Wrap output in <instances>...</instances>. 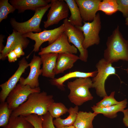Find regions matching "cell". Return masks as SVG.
Segmentation results:
<instances>
[{
    "mask_svg": "<svg viewBox=\"0 0 128 128\" xmlns=\"http://www.w3.org/2000/svg\"><path fill=\"white\" fill-rule=\"evenodd\" d=\"M54 102L53 96L43 91L30 94L27 100L12 112L13 116L25 117L32 114L43 115L47 113L50 105Z\"/></svg>",
    "mask_w": 128,
    "mask_h": 128,
    "instance_id": "6da1fadb",
    "label": "cell"
},
{
    "mask_svg": "<svg viewBox=\"0 0 128 128\" xmlns=\"http://www.w3.org/2000/svg\"><path fill=\"white\" fill-rule=\"evenodd\" d=\"M104 50V58L112 64L120 60L128 62V40L123 37L118 25L108 37Z\"/></svg>",
    "mask_w": 128,
    "mask_h": 128,
    "instance_id": "7a4b0ae2",
    "label": "cell"
},
{
    "mask_svg": "<svg viewBox=\"0 0 128 128\" xmlns=\"http://www.w3.org/2000/svg\"><path fill=\"white\" fill-rule=\"evenodd\" d=\"M67 86L70 91L68 98L76 106H81L93 99L89 91L92 87V81L90 77L77 78L72 81L68 82Z\"/></svg>",
    "mask_w": 128,
    "mask_h": 128,
    "instance_id": "3957f363",
    "label": "cell"
},
{
    "mask_svg": "<svg viewBox=\"0 0 128 128\" xmlns=\"http://www.w3.org/2000/svg\"><path fill=\"white\" fill-rule=\"evenodd\" d=\"M96 67L97 73L92 79V88H95L97 95L100 97L107 96L105 88V82L109 76L116 75L115 68L112 64L108 62L104 58L100 60Z\"/></svg>",
    "mask_w": 128,
    "mask_h": 128,
    "instance_id": "277c9868",
    "label": "cell"
},
{
    "mask_svg": "<svg viewBox=\"0 0 128 128\" xmlns=\"http://www.w3.org/2000/svg\"><path fill=\"white\" fill-rule=\"evenodd\" d=\"M50 6V3L39 8L35 11L34 15L30 19L25 22H19L14 18H11L10 20V24L13 29L22 35L30 32H40L42 31L40 27L41 19Z\"/></svg>",
    "mask_w": 128,
    "mask_h": 128,
    "instance_id": "5b68a950",
    "label": "cell"
},
{
    "mask_svg": "<svg viewBox=\"0 0 128 128\" xmlns=\"http://www.w3.org/2000/svg\"><path fill=\"white\" fill-rule=\"evenodd\" d=\"M64 32L67 36L69 42L73 44L79 51V59L86 62L88 56V51L84 48L82 44L84 37L82 31L78 27L71 24L68 18L64 20Z\"/></svg>",
    "mask_w": 128,
    "mask_h": 128,
    "instance_id": "8992f818",
    "label": "cell"
},
{
    "mask_svg": "<svg viewBox=\"0 0 128 128\" xmlns=\"http://www.w3.org/2000/svg\"><path fill=\"white\" fill-rule=\"evenodd\" d=\"M83 22L82 26L78 27L82 31L84 36L83 47L87 49L95 45H98L100 43L99 34L101 28L100 14L99 13H97L91 22Z\"/></svg>",
    "mask_w": 128,
    "mask_h": 128,
    "instance_id": "52a82bcc",
    "label": "cell"
},
{
    "mask_svg": "<svg viewBox=\"0 0 128 128\" xmlns=\"http://www.w3.org/2000/svg\"><path fill=\"white\" fill-rule=\"evenodd\" d=\"M40 92L39 87L32 88L28 85L19 83L11 91L6 98L9 108L13 111L25 102L30 94Z\"/></svg>",
    "mask_w": 128,
    "mask_h": 128,
    "instance_id": "ba28073f",
    "label": "cell"
},
{
    "mask_svg": "<svg viewBox=\"0 0 128 128\" xmlns=\"http://www.w3.org/2000/svg\"><path fill=\"white\" fill-rule=\"evenodd\" d=\"M50 8L47 15V20L43 22L44 26L47 28L58 24L63 19L68 18L69 9L64 0H51Z\"/></svg>",
    "mask_w": 128,
    "mask_h": 128,
    "instance_id": "9c48e42d",
    "label": "cell"
},
{
    "mask_svg": "<svg viewBox=\"0 0 128 128\" xmlns=\"http://www.w3.org/2000/svg\"><path fill=\"white\" fill-rule=\"evenodd\" d=\"M64 32V24L53 29L44 30L42 31L34 33L29 32L23 35L25 37L30 38L35 42L32 51L38 52L42 44L47 41L49 45L53 43Z\"/></svg>",
    "mask_w": 128,
    "mask_h": 128,
    "instance_id": "30bf717a",
    "label": "cell"
},
{
    "mask_svg": "<svg viewBox=\"0 0 128 128\" xmlns=\"http://www.w3.org/2000/svg\"><path fill=\"white\" fill-rule=\"evenodd\" d=\"M18 67L14 73L5 82L0 85L1 90L0 92V102L5 101L9 93L16 85L22 74L29 66V63L25 57L19 61Z\"/></svg>",
    "mask_w": 128,
    "mask_h": 128,
    "instance_id": "8fae6325",
    "label": "cell"
},
{
    "mask_svg": "<svg viewBox=\"0 0 128 128\" xmlns=\"http://www.w3.org/2000/svg\"><path fill=\"white\" fill-rule=\"evenodd\" d=\"M77 52V49L69 44L68 37L64 32L52 43L46 47H41L38 55L49 53L58 54L69 53L75 54Z\"/></svg>",
    "mask_w": 128,
    "mask_h": 128,
    "instance_id": "7c38bea8",
    "label": "cell"
},
{
    "mask_svg": "<svg viewBox=\"0 0 128 128\" xmlns=\"http://www.w3.org/2000/svg\"><path fill=\"white\" fill-rule=\"evenodd\" d=\"M42 64L40 57L34 54L29 63L30 68L29 75L26 78L21 77L19 81V83L24 85H28L32 88L39 87L38 78L42 74V70L40 69Z\"/></svg>",
    "mask_w": 128,
    "mask_h": 128,
    "instance_id": "4fadbf2b",
    "label": "cell"
},
{
    "mask_svg": "<svg viewBox=\"0 0 128 128\" xmlns=\"http://www.w3.org/2000/svg\"><path fill=\"white\" fill-rule=\"evenodd\" d=\"M100 0H75L83 22L92 21L95 18Z\"/></svg>",
    "mask_w": 128,
    "mask_h": 128,
    "instance_id": "5bb4252c",
    "label": "cell"
},
{
    "mask_svg": "<svg viewBox=\"0 0 128 128\" xmlns=\"http://www.w3.org/2000/svg\"><path fill=\"white\" fill-rule=\"evenodd\" d=\"M11 34L8 37L6 44L4 49L0 53V59L3 60L7 57V54L13 50L17 45L21 44L23 49L27 47L30 43L29 40L27 37H24L17 31L13 29Z\"/></svg>",
    "mask_w": 128,
    "mask_h": 128,
    "instance_id": "9a60e30c",
    "label": "cell"
},
{
    "mask_svg": "<svg viewBox=\"0 0 128 128\" xmlns=\"http://www.w3.org/2000/svg\"><path fill=\"white\" fill-rule=\"evenodd\" d=\"M51 0H11L9 3L18 10V13H22L27 10L35 11L45 6L50 3Z\"/></svg>",
    "mask_w": 128,
    "mask_h": 128,
    "instance_id": "2e32d148",
    "label": "cell"
},
{
    "mask_svg": "<svg viewBox=\"0 0 128 128\" xmlns=\"http://www.w3.org/2000/svg\"><path fill=\"white\" fill-rule=\"evenodd\" d=\"M58 54L49 53L40 55L42 64L41 69L43 76L51 79L55 78V75L54 70Z\"/></svg>",
    "mask_w": 128,
    "mask_h": 128,
    "instance_id": "e0dca14e",
    "label": "cell"
},
{
    "mask_svg": "<svg viewBox=\"0 0 128 128\" xmlns=\"http://www.w3.org/2000/svg\"><path fill=\"white\" fill-rule=\"evenodd\" d=\"M78 59L79 56L73 53H66L58 54L54 70L55 75L63 73L65 70L71 68Z\"/></svg>",
    "mask_w": 128,
    "mask_h": 128,
    "instance_id": "ac0fdd59",
    "label": "cell"
},
{
    "mask_svg": "<svg viewBox=\"0 0 128 128\" xmlns=\"http://www.w3.org/2000/svg\"><path fill=\"white\" fill-rule=\"evenodd\" d=\"M127 103V100L125 99L119 101L117 104L108 107L99 108L96 105H93L91 107L93 112L95 113L102 114L108 118L114 119L117 117L118 112L123 111L126 107Z\"/></svg>",
    "mask_w": 128,
    "mask_h": 128,
    "instance_id": "d6986e66",
    "label": "cell"
},
{
    "mask_svg": "<svg viewBox=\"0 0 128 128\" xmlns=\"http://www.w3.org/2000/svg\"><path fill=\"white\" fill-rule=\"evenodd\" d=\"M97 70L88 72H85L78 71L70 72L63 76L58 78L51 79L50 81L53 85L57 86L61 90L64 89V83L66 80L74 78H86L94 77L96 74Z\"/></svg>",
    "mask_w": 128,
    "mask_h": 128,
    "instance_id": "ffe728a7",
    "label": "cell"
},
{
    "mask_svg": "<svg viewBox=\"0 0 128 128\" xmlns=\"http://www.w3.org/2000/svg\"><path fill=\"white\" fill-rule=\"evenodd\" d=\"M97 114L91 111H78L73 125L75 128H93L92 122Z\"/></svg>",
    "mask_w": 128,
    "mask_h": 128,
    "instance_id": "44dd1931",
    "label": "cell"
},
{
    "mask_svg": "<svg viewBox=\"0 0 128 128\" xmlns=\"http://www.w3.org/2000/svg\"><path fill=\"white\" fill-rule=\"evenodd\" d=\"M67 4L71 15L68 19L72 25L77 27L82 26L83 20L79 8L75 0H64Z\"/></svg>",
    "mask_w": 128,
    "mask_h": 128,
    "instance_id": "7402d4cb",
    "label": "cell"
},
{
    "mask_svg": "<svg viewBox=\"0 0 128 128\" xmlns=\"http://www.w3.org/2000/svg\"><path fill=\"white\" fill-rule=\"evenodd\" d=\"M78 106H76L74 107H71L69 109V115L65 119L60 117L56 118L53 120V123L56 128H62L66 126L73 125L78 112Z\"/></svg>",
    "mask_w": 128,
    "mask_h": 128,
    "instance_id": "603a6c76",
    "label": "cell"
},
{
    "mask_svg": "<svg viewBox=\"0 0 128 128\" xmlns=\"http://www.w3.org/2000/svg\"><path fill=\"white\" fill-rule=\"evenodd\" d=\"M4 128H34L30 122L22 115H11L8 124Z\"/></svg>",
    "mask_w": 128,
    "mask_h": 128,
    "instance_id": "cb8c5ba5",
    "label": "cell"
},
{
    "mask_svg": "<svg viewBox=\"0 0 128 128\" xmlns=\"http://www.w3.org/2000/svg\"><path fill=\"white\" fill-rule=\"evenodd\" d=\"M98 11L103 12L106 14L111 15L118 10L117 0H103L100 3Z\"/></svg>",
    "mask_w": 128,
    "mask_h": 128,
    "instance_id": "d4e9b609",
    "label": "cell"
},
{
    "mask_svg": "<svg viewBox=\"0 0 128 128\" xmlns=\"http://www.w3.org/2000/svg\"><path fill=\"white\" fill-rule=\"evenodd\" d=\"M48 111L52 118H57L68 112L69 109L61 102H54L49 106Z\"/></svg>",
    "mask_w": 128,
    "mask_h": 128,
    "instance_id": "484cf974",
    "label": "cell"
},
{
    "mask_svg": "<svg viewBox=\"0 0 128 128\" xmlns=\"http://www.w3.org/2000/svg\"><path fill=\"white\" fill-rule=\"evenodd\" d=\"M13 111L9 109L6 101L0 104V126L4 127L8 123Z\"/></svg>",
    "mask_w": 128,
    "mask_h": 128,
    "instance_id": "4316f807",
    "label": "cell"
},
{
    "mask_svg": "<svg viewBox=\"0 0 128 128\" xmlns=\"http://www.w3.org/2000/svg\"><path fill=\"white\" fill-rule=\"evenodd\" d=\"M15 9L8 0H0V22L7 18L8 15L13 13Z\"/></svg>",
    "mask_w": 128,
    "mask_h": 128,
    "instance_id": "83f0119b",
    "label": "cell"
},
{
    "mask_svg": "<svg viewBox=\"0 0 128 128\" xmlns=\"http://www.w3.org/2000/svg\"><path fill=\"white\" fill-rule=\"evenodd\" d=\"M115 92H112L109 96H106L103 99L96 104V106L99 108H104L118 104L119 102L116 101L114 98Z\"/></svg>",
    "mask_w": 128,
    "mask_h": 128,
    "instance_id": "f1b7e54d",
    "label": "cell"
},
{
    "mask_svg": "<svg viewBox=\"0 0 128 128\" xmlns=\"http://www.w3.org/2000/svg\"><path fill=\"white\" fill-rule=\"evenodd\" d=\"M25 117L27 120L32 124L34 128H43L42 125L43 120L42 115L32 114Z\"/></svg>",
    "mask_w": 128,
    "mask_h": 128,
    "instance_id": "f546056e",
    "label": "cell"
},
{
    "mask_svg": "<svg viewBox=\"0 0 128 128\" xmlns=\"http://www.w3.org/2000/svg\"><path fill=\"white\" fill-rule=\"evenodd\" d=\"M118 10L121 12L123 16L128 17V0H117Z\"/></svg>",
    "mask_w": 128,
    "mask_h": 128,
    "instance_id": "4dcf8cb0",
    "label": "cell"
},
{
    "mask_svg": "<svg viewBox=\"0 0 128 128\" xmlns=\"http://www.w3.org/2000/svg\"><path fill=\"white\" fill-rule=\"evenodd\" d=\"M43 120L42 122L43 128H56L53 123V118L48 112L42 115Z\"/></svg>",
    "mask_w": 128,
    "mask_h": 128,
    "instance_id": "1f68e13d",
    "label": "cell"
},
{
    "mask_svg": "<svg viewBox=\"0 0 128 128\" xmlns=\"http://www.w3.org/2000/svg\"><path fill=\"white\" fill-rule=\"evenodd\" d=\"M23 49L22 45L19 44L16 46L13 50L17 55L18 58L24 55L25 53L23 51Z\"/></svg>",
    "mask_w": 128,
    "mask_h": 128,
    "instance_id": "d6a6232c",
    "label": "cell"
},
{
    "mask_svg": "<svg viewBox=\"0 0 128 128\" xmlns=\"http://www.w3.org/2000/svg\"><path fill=\"white\" fill-rule=\"evenodd\" d=\"M8 60L10 63L14 62L18 58L17 55L13 50L10 52L7 55Z\"/></svg>",
    "mask_w": 128,
    "mask_h": 128,
    "instance_id": "836d02e7",
    "label": "cell"
},
{
    "mask_svg": "<svg viewBox=\"0 0 128 128\" xmlns=\"http://www.w3.org/2000/svg\"><path fill=\"white\" fill-rule=\"evenodd\" d=\"M122 112L124 114L123 121L124 125L128 127V109L124 110Z\"/></svg>",
    "mask_w": 128,
    "mask_h": 128,
    "instance_id": "e575fe53",
    "label": "cell"
},
{
    "mask_svg": "<svg viewBox=\"0 0 128 128\" xmlns=\"http://www.w3.org/2000/svg\"><path fill=\"white\" fill-rule=\"evenodd\" d=\"M4 37V36L2 34L0 35V53H1L4 48L3 43L4 41L3 39Z\"/></svg>",
    "mask_w": 128,
    "mask_h": 128,
    "instance_id": "d590c367",
    "label": "cell"
},
{
    "mask_svg": "<svg viewBox=\"0 0 128 128\" xmlns=\"http://www.w3.org/2000/svg\"><path fill=\"white\" fill-rule=\"evenodd\" d=\"M62 128H75L73 125L64 127Z\"/></svg>",
    "mask_w": 128,
    "mask_h": 128,
    "instance_id": "8d00e7d4",
    "label": "cell"
},
{
    "mask_svg": "<svg viewBox=\"0 0 128 128\" xmlns=\"http://www.w3.org/2000/svg\"><path fill=\"white\" fill-rule=\"evenodd\" d=\"M125 22V24L126 26H128V17L126 18Z\"/></svg>",
    "mask_w": 128,
    "mask_h": 128,
    "instance_id": "74e56055",
    "label": "cell"
},
{
    "mask_svg": "<svg viewBox=\"0 0 128 128\" xmlns=\"http://www.w3.org/2000/svg\"><path fill=\"white\" fill-rule=\"evenodd\" d=\"M126 70V71L127 74H128V67L127 69Z\"/></svg>",
    "mask_w": 128,
    "mask_h": 128,
    "instance_id": "f35d334b",
    "label": "cell"
}]
</instances>
